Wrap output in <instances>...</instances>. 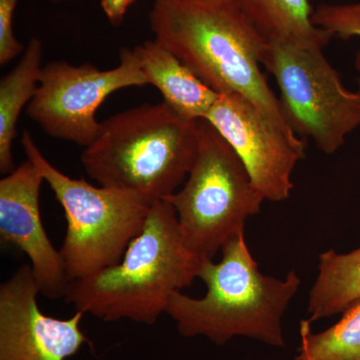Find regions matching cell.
Returning a JSON list of instances; mask_svg holds the SVG:
<instances>
[{
  "label": "cell",
  "instance_id": "cell-1",
  "mask_svg": "<svg viewBox=\"0 0 360 360\" xmlns=\"http://www.w3.org/2000/svg\"><path fill=\"white\" fill-rule=\"evenodd\" d=\"M149 23L155 39L210 89L245 97L297 136L260 68L266 39L232 0H155Z\"/></svg>",
  "mask_w": 360,
  "mask_h": 360
},
{
  "label": "cell",
  "instance_id": "cell-2",
  "mask_svg": "<svg viewBox=\"0 0 360 360\" xmlns=\"http://www.w3.org/2000/svg\"><path fill=\"white\" fill-rule=\"evenodd\" d=\"M203 260L184 243L172 205L158 200L122 260L70 281L65 300L103 321L155 324L167 314L172 295L198 278Z\"/></svg>",
  "mask_w": 360,
  "mask_h": 360
},
{
  "label": "cell",
  "instance_id": "cell-3",
  "mask_svg": "<svg viewBox=\"0 0 360 360\" xmlns=\"http://www.w3.org/2000/svg\"><path fill=\"white\" fill-rule=\"evenodd\" d=\"M222 258L205 259L198 270L207 288L201 298L177 291L167 314L184 338L205 336L224 345L234 336H246L274 347H284L281 321L300 290L302 279L295 269L284 279L265 276L251 255L245 231L227 240Z\"/></svg>",
  "mask_w": 360,
  "mask_h": 360
},
{
  "label": "cell",
  "instance_id": "cell-4",
  "mask_svg": "<svg viewBox=\"0 0 360 360\" xmlns=\"http://www.w3.org/2000/svg\"><path fill=\"white\" fill-rule=\"evenodd\" d=\"M198 148V120L182 117L162 101L104 120L80 160L99 186L127 189L155 202L179 191Z\"/></svg>",
  "mask_w": 360,
  "mask_h": 360
},
{
  "label": "cell",
  "instance_id": "cell-5",
  "mask_svg": "<svg viewBox=\"0 0 360 360\" xmlns=\"http://www.w3.org/2000/svg\"><path fill=\"white\" fill-rule=\"evenodd\" d=\"M21 144L65 210L66 233L59 251L70 281L118 264L153 202L127 189L71 179L45 158L27 130Z\"/></svg>",
  "mask_w": 360,
  "mask_h": 360
},
{
  "label": "cell",
  "instance_id": "cell-6",
  "mask_svg": "<svg viewBox=\"0 0 360 360\" xmlns=\"http://www.w3.org/2000/svg\"><path fill=\"white\" fill-rule=\"evenodd\" d=\"M184 243L201 259H213L262 210L264 198L243 161L217 129L198 120V148L186 184L168 196Z\"/></svg>",
  "mask_w": 360,
  "mask_h": 360
},
{
  "label": "cell",
  "instance_id": "cell-7",
  "mask_svg": "<svg viewBox=\"0 0 360 360\" xmlns=\"http://www.w3.org/2000/svg\"><path fill=\"white\" fill-rule=\"evenodd\" d=\"M262 65L281 91L286 122L297 136L309 137L333 155L360 125V92L348 90L323 49L267 42Z\"/></svg>",
  "mask_w": 360,
  "mask_h": 360
},
{
  "label": "cell",
  "instance_id": "cell-8",
  "mask_svg": "<svg viewBox=\"0 0 360 360\" xmlns=\"http://www.w3.org/2000/svg\"><path fill=\"white\" fill-rule=\"evenodd\" d=\"M120 58L108 70L89 63H47L27 115L49 136L87 148L101 129L96 111L103 101L117 90L148 84L134 49L123 47Z\"/></svg>",
  "mask_w": 360,
  "mask_h": 360
},
{
  "label": "cell",
  "instance_id": "cell-9",
  "mask_svg": "<svg viewBox=\"0 0 360 360\" xmlns=\"http://www.w3.org/2000/svg\"><path fill=\"white\" fill-rule=\"evenodd\" d=\"M205 120L236 151L265 200L290 198L293 170L304 158L300 136L284 132L236 94H219Z\"/></svg>",
  "mask_w": 360,
  "mask_h": 360
},
{
  "label": "cell",
  "instance_id": "cell-10",
  "mask_svg": "<svg viewBox=\"0 0 360 360\" xmlns=\"http://www.w3.org/2000/svg\"><path fill=\"white\" fill-rule=\"evenodd\" d=\"M39 293L30 264L21 265L0 285V360H65L89 341L80 329L84 314L47 316L39 309Z\"/></svg>",
  "mask_w": 360,
  "mask_h": 360
},
{
  "label": "cell",
  "instance_id": "cell-11",
  "mask_svg": "<svg viewBox=\"0 0 360 360\" xmlns=\"http://www.w3.org/2000/svg\"><path fill=\"white\" fill-rule=\"evenodd\" d=\"M44 182L28 158L0 180V236L30 258L40 293L58 300L65 297L70 281L60 251L52 245L41 221L39 194Z\"/></svg>",
  "mask_w": 360,
  "mask_h": 360
},
{
  "label": "cell",
  "instance_id": "cell-12",
  "mask_svg": "<svg viewBox=\"0 0 360 360\" xmlns=\"http://www.w3.org/2000/svg\"><path fill=\"white\" fill-rule=\"evenodd\" d=\"M134 51L148 84L160 90L167 105L186 120H205L219 94L158 40L137 45Z\"/></svg>",
  "mask_w": 360,
  "mask_h": 360
},
{
  "label": "cell",
  "instance_id": "cell-13",
  "mask_svg": "<svg viewBox=\"0 0 360 360\" xmlns=\"http://www.w3.org/2000/svg\"><path fill=\"white\" fill-rule=\"evenodd\" d=\"M267 42L324 49L333 35L317 27L309 0H232Z\"/></svg>",
  "mask_w": 360,
  "mask_h": 360
},
{
  "label": "cell",
  "instance_id": "cell-14",
  "mask_svg": "<svg viewBox=\"0 0 360 360\" xmlns=\"http://www.w3.org/2000/svg\"><path fill=\"white\" fill-rule=\"evenodd\" d=\"M41 59V41L33 37L18 65L0 82V172L4 175L15 169L13 146L16 123L37 94L44 68Z\"/></svg>",
  "mask_w": 360,
  "mask_h": 360
},
{
  "label": "cell",
  "instance_id": "cell-15",
  "mask_svg": "<svg viewBox=\"0 0 360 360\" xmlns=\"http://www.w3.org/2000/svg\"><path fill=\"white\" fill-rule=\"evenodd\" d=\"M360 302V245L348 253L328 250L319 257V276L309 297V321L343 314Z\"/></svg>",
  "mask_w": 360,
  "mask_h": 360
},
{
  "label": "cell",
  "instance_id": "cell-16",
  "mask_svg": "<svg viewBox=\"0 0 360 360\" xmlns=\"http://www.w3.org/2000/svg\"><path fill=\"white\" fill-rule=\"evenodd\" d=\"M335 326L314 333L300 321V345L293 360H360V302L345 310Z\"/></svg>",
  "mask_w": 360,
  "mask_h": 360
},
{
  "label": "cell",
  "instance_id": "cell-17",
  "mask_svg": "<svg viewBox=\"0 0 360 360\" xmlns=\"http://www.w3.org/2000/svg\"><path fill=\"white\" fill-rule=\"evenodd\" d=\"M312 20L317 27L333 37L342 39H360V1L349 4H321L314 11ZM359 85L360 90V78Z\"/></svg>",
  "mask_w": 360,
  "mask_h": 360
},
{
  "label": "cell",
  "instance_id": "cell-18",
  "mask_svg": "<svg viewBox=\"0 0 360 360\" xmlns=\"http://www.w3.org/2000/svg\"><path fill=\"white\" fill-rule=\"evenodd\" d=\"M18 0H0V65H6L23 53L25 47L16 39L13 18Z\"/></svg>",
  "mask_w": 360,
  "mask_h": 360
},
{
  "label": "cell",
  "instance_id": "cell-19",
  "mask_svg": "<svg viewBox=\"0 0 360 360\" xmlns=\"http://www.w3.org/2000/svg\"><path fill=\"white\" fill-rule=\"evenodd\" d=\"M135 0H101V7L111 25H122Z\"/></svg>",
  "mask_w": 360,
  "mask_h": 360
},
{
  "label": "cell",
  "instance_id": "cell-20",
  "mask_svg": "<svg viewBox=\"0 0 360 360\" xmlns=\"http://www.w3.org/2000/svg\"><path fill=\"white\" fill-rule=\"evenodd\" d=\"M52 1H54V2H66V1H71V0H52Z\"/></svg>",
  "mask_w": 360,
  "mask_h": 360
}]
</instances>
